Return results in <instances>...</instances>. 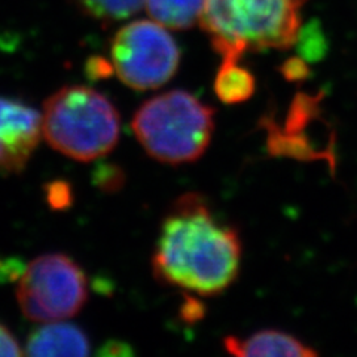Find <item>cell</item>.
Masks as SVG:
<instances>
[{
    "label": "cell",
    "mask_w": 357,
    "mask_h": 357,
    "mask_svg": "<svg viewBox=\"0 0 357 357\" xmlns=\"http://www.w3.org/2000/svg\"><path fill=\"white\" fill-rule=\"evenodd\" d=\"M86 70L91 79H102V77H107L114 72V67H112V63L109 64L105 59H91L88 61Z\"/></svg>",
    "instance_id": "obj_16"
},
{
    "label": "cell",
    "mask_w": 357,
    "mask_h": 357,
    "mask_svg": "<svg viewBox=\"0 0 357 357\" xmlns=\"http://www.w3.org/2000/svg\"><path fill=\"white\" fill-rule=\"evenodd\" d=\"M42 136L40 112L20 98L0 96V174L24 170Z\"/></svg>",
    "instance_id": "obj_7"
},
{
    "label": "cell",
    "mask_w": 357,
    "mask_h": 357,
    "mask_svg": "<svg viewBox=\"0 0 357 357\" xmlns=\"http://www.w3.org/2000/svg\"><path fill=\"white\" fill-rule=\"evenodd\" d=\"M89 295L85 271L70 256L47 253L33 259L20 275L18 305L29 320L59 321L76 316Z\"/></svg>",
    "instance_id": "obj_5"
},
{
    "label": "cell",
    "mask_w": 357,
    "mask_h": 357,
    "mask_svg": "<svg viewBox=\"0 0 357 357\" xmlns=\"http://www.w3.org/2000/svg\"><path fill=\"white\" fill-rule=\"evenodd\" d=\"M204 0H146L151 20L172 30H185L199 22Z\"/></svg>",
    "instance_id": "obj_11"
},
{
    "label": "cell",
    "mask_w": 357,
    "mask_h": 357,
    "mask_svg": "<svg viewBox=\"0 0 357 357\" xmlns=\"http://www.w3.org/2000/svg\"><path fill=\"white\" fill-rule=\"evenodd\" d=\"M241 253L238 231L220 220L199 194L188 192L167 211L152 268L167 286L198 296H216L236 282Z\"/></svg>",
    "instance_id": "obj_1"
},
{
    "label": "cell",
    "mask_w": 357,
    "mask_h": 357,
    "mask_svg": "<svg viewBox=\"0 0 357 357\" xmlns=\"http://www.w3.org/2000/svg\"><path fill=\"white\" fill-rule=\"evenodd\" d=\"M282 72L287 81L299 82L304 81L308 76V66L303 59H290L287 63L283 64Z\"/></svg>",
    "instance_id": "obj_15"
},
{
    "label": "cell",
    "mask_w": 357,
    "mask_h": 357,
    "mask_svg": "<svg viewBox=\"0 0 357 357\" xmlns=\"http://www.w3.org/2000/svg\"><path fill=\"white\" fill-rule=\"evenodd\" d=\"M134 134L151 158L162 164L194 162L215 131V109L183 89L146 100L132 116Z\"/></svg>",
    "instance_id": "obj_4"
},
{
    "label": "cell",
    "mask_w": 357,
    "mask_h": 357,
    "mask_svg": "<svg viewBox=\"0 0 357 357\" xmlns=\"http://www.w3.org/2000/svg\"><path fill=\"white\" fill-rule=\"evenodd\" d=\"M114 72L139 91L160 88L176 75L181 50L173 36L153 20H137L121 27L110 42Z\"/></svg>",
    "instance_id": "obj_6"
},
{
    "label": "cell",
    "mask_w": 357,
    "mask_h": 357,
    "mask_svg": "<svg viewBox=\"0 0 357 357\" xmlns=\"http://www.w3.org/2000/svg\"><path fill=\"white\" fill-rule=\"evenodd\" d=\"M223 349L234 356H294L311 357L317 356L305 342L298 340L294 335L277 329H264L255 332L249 337H227L223 338Z\"/></svg>",
    "instance_id": "obj_9"
},
{
    "label": "cell",
    "mask_w": 357,
    "mask_h": 357,
    "mask_svg": "<svg viewBox=\"0 0 357 357\" xmlns=\"http://www.w3.org/2000/svg\"><path fill=\"white\" fill-rule=\"evenodd\" d=\"M119 131L116 107L94 88L67 85L43 103V137L67 158L81 162L102 158L116 146Z\"/></svg>",
    "instance_id": "obj_3"
},
{
    "label": "cell",
    "mask_w": 357,
    "mask_h": 357,
    "mask_svg": "<svg viewBox=\"0 0 357 357\" xmlns=\"http://www.w3.org/2000/svg\"><path fill=\"white\" fill-rule=\"evenodd\" d=\"M146 0H75L84 14L100 22L127 20L144 6Z\"/></svg>",
    "instance_id": "obj_12"
},
{
    "label": "cell",
    "mask_w": 357,
    "mask_h": 357,
    "mask_svg": "<svg viewBox=\"0 0 357 357\" xmlns=\"http://www.w3.org/2000/svg\"><path fill=\"white\" fill-rule=\"evenodd\" d=\"M296 0H204L199 24L222 60L287 50L301 31Z\"/></svg>",
    "instance_id": "obj_2"
},
{
    "label": "cell",
    "mask_w": 357,
    "mask_h": 357,
    "mask_svg": "<svg viewBox=\"0 0 357 357\" xmlns=\"http://www.w3.org/2000/svg\"><path fill=\"white\" fill-rule=\"evenodd\" d=\"M213 88L222 103L238 105L253 96L256 81L253 73L240 60H222Z\"/></svg>",
    "instance_id": "obj_10"
},
{
    "label": "cell",
    "mask_w": 357,
    "mask_h": 357,
    "mask_svg": "<svg viewBox=\"0 0 357 357\" xmlns=\"http://www.w3.org/2000/svg\"><path fill=\"white\" fill-rule=\"evenodd\" d=\"M24 350L21 349L15 335L10 332L3 323H0V356H22Z\"/></svg>",
    "instance_id": "obj_14"
},
{
    "label": "cell",
    "mask_w": 357,
    "mask_h": 357,
    "mask_svg": "<svg viewBox=\"0 0 357 357\" xmlns=\"http://www.w3.org/2000/svg\"><path fill=\"white\" fill-rule=\"evenodd\" d=\"M296 2H298V3H299V5H303V3H304V2H305V0H296Z\"/></svg>",
    "instance_id": "obj_17"
},
{
    "label": "cell",
    "mask_w": 357,
    "mask_h": 357,
    "mask_svg": "<svg viewBox=\"0 0 357 357\" xmlns=\"http://www.w3.org/2000/svg\"><path fill=\"white\" fill-rule=\"evenodd\" d=\"M91 341L85 331L66 321H47L27 338V356H86Z\"/></svg>",
    "instance_id": "obj_8"
},
{
    "label": "cell",
    "mask_w": 357,
    "mask_h": 357,
    "mask_svg": "<svg viewBox=\"0 0 357 357\" xmlns=\"http://www.w3.org/2000/svg\"><path fill=\"white\" fill-rule=\"evenodd\" d=\"M96 185L103 191H116L124 182V174L116 165H103L94 174Z\"/></svg>",
    "instance_id": "obj_13"
}]
</instances>
